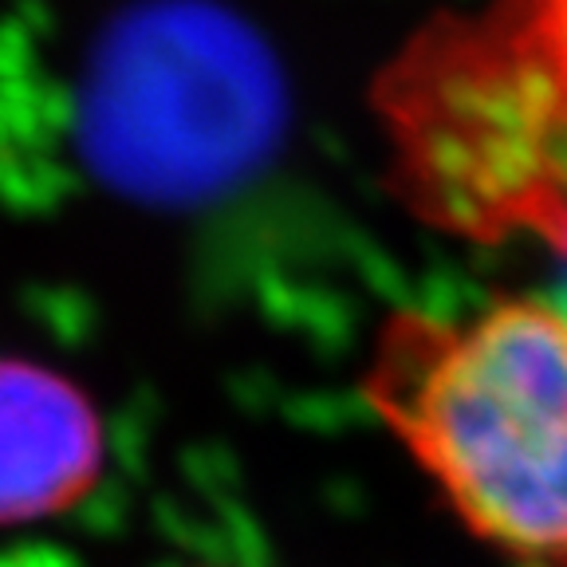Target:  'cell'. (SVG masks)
Here are the masks:
<instances>
[{"label": "cell", "mask_w": 567, "mask_h": 567, "mask_svg": "<svg viewBox=\"0 0 567 567\" xmlns=\"http://www.w3.org/2000/svg\"><path fill=\"white\" fill-rule=\"evenodd\" d=\"M367 399L457 520L520 567H567V316L501 296L386 319Z\"/></svg>", "instance_id": "1"}, {"label": "cell", "mask_w": 567, "mask_h": 567, "mask_svg": "<svg viewBox=\"0 0 567 567\" xmlns=\"http://www.w3.org/2000/svg\"><path fill=\"white\" fill-rule=\"evenodd\" d=\"M280 91L245 28L169 4L111 35L87 87L91 154L154 197H194L245 174L276 134Z\"/></svg>", "instance_id": "2"}, {"label": "cell", "mask_w": 567, "mask_h": 567, "mask_svg": "<svg viewBox=\"0 0 567 567\" xmlns=\"http://www.w3.org/2000/svg\"><path fill=\"white\" fill-rule=\"evenodd\" d=\"M99 461L103 434L80 390L40 367L0 363V524L75 505Z\"/></svg>", "instance_id": "3"}]
</instances>
